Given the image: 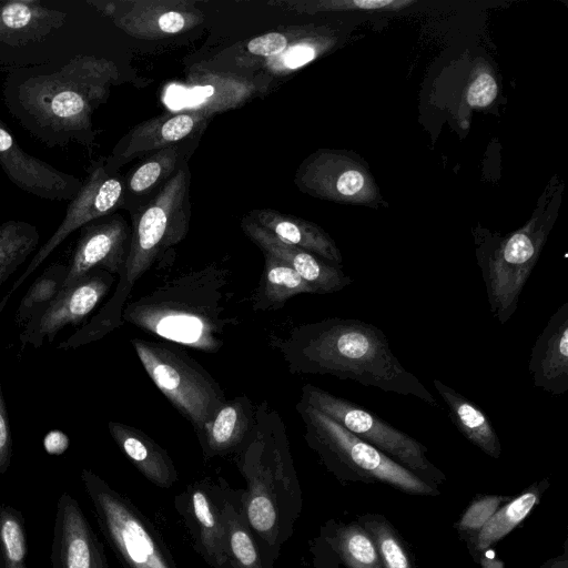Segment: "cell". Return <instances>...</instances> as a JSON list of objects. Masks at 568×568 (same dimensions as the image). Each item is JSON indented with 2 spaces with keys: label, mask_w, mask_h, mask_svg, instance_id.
<instances>
[{
  "label": "cell",
  "mask_w": 568,
  "mask_h": 568,
  "mask_svg": "<svg viewBox=\"0 0 568 568\" xmlns=\"http://www.w3.org/2000/svg\"><path fill=\"white\" fill-rule=\"evenodd\" d=\"M119 81L114 62L75 54L61 64L17 70L4 85L8 109L43 143L77 142L87 149L95 143L93 112L104 103Z\"/></svg>",
  "instance_id": "obj_1"
},
{
  "label": "cell",
  "mask_w": 568,
  "mask_h": 568,
  "mask_svg": "<svg viewBox=\"0 0 568 568\" xmlns=\"http://www.w3.org/2000/svg\"><path fill=\"white\" fill-rule=\"evenodd\" d=\"M271 345L292 374L332 375L438 406L428 388L394 355L386 335L374 324L328 317L297 325L286 335L273 337Z\"/></svg>",
  "instance_id": "obj_2"
},
{
  "label": "cell",
  "mask_w": 568,
  "mask_h": 568,
  "mask_svg": "<svg viewBox=\"0 0 568 568\" xmlns=\"http://www.w3.org/2000/svg\"><path fill=\"white\" fill-rule=\"evenodd\" d=\"M237 465L246 481L240 491L245 520L263 544L271 565L288 539L301 506V489L281 416L266 403L255 406L253 427L240 447Z\"/></svg>",
  "instance_id": "obj_3"
},
{
  "label": "cell",
  "mask_w": 568,
  "mask_h": 568,
  "mask_svg": "<svg viewBox=\"0 0 568 568\" xmlns=\"http://www.w3.org/2000/svg\"><path fill=\"white\" fill-rule=\"evenodd\" d=\"M229 283V271L216 263L181 273L125 303L122 320L163 341L217 353L239 324L225 304Z\"/></svg>",
  "instance_id": "obj_4"
},
{
  "label": "cell",
  "mask_w": 568,
  "mask_h": 568,
  "mask_svg": "<svg viewBox=\"0 0 568 568\" xmlns=\"http://www.w3.org/2000/svg\"><path fill=\"white\" fill-rule=\"evenodd\" d=\"M190 182V166L185 162L144 205L130 214L128 255L112 296L89 322L61 342L58 349H74L97 342L124 323L122 311L134 284L189 232Z\"/></svg>",
  "instance_id": "obj_5"
},
{
  "label": "cell",
  "mask_w": 568,
  "mask_h": 568,
  "mask_svg": "<svg viewBox=\"0 0 568 568\" xmlns=\"http://www.w3.org/2000/svg\"><path fill=\"white\" fill-rule=\"evenodd\" d=\"M552 192L540 197L531 217L506 236L475 234L476 258L493 317L505 325L515 314L521 292L537 264L557 216Z\"/></svg>",
  "instance_id": "obj_6"
},
{
  "label": "cell",
  "mask_w": 568,
  "mask_h": 568,
  "mask_svg": "<svg viewBox=\"0 0 568 568\" xmlns=\"http://www.w3.org/2000/svg\"><path fill=\"white\" fill-rule=\"evenodd\" d=\"M296 409L305 427L307 445L339 481H378L416 496L440 494L438 487L422 480L322 412L302 400Z\"/></svg>",
  "instance_id": "obj_7"
},
{
  "label": "cell",
  "mask_w": 568,
  "mask_h": 568,
  "mask_svg": "<svg viewBox=\"0 0 568 568\" xmlns=\"http://www.w3.org/2000/svg\"><path fill=\"white\" fill-rule=\"evenodd\" d=\"M131 344L151 381L199 436L226 400L219 383L174 343L132 338Z\"/></svg>",
  "instance_id": "obj_8"
},
{
  "label": "cell",
  "mask_w": 568,
  "mask_h": 568,
  "mask_svg": "<svg viewBox=\"0 0 568 568\" xmlns=\"http://www.w3.org/2000/svg\"><path fill=\"white\" fill-rule=\"evenodd\" d=\"M81 478L102 532L125 568H178L161 535L129 499L89 469Z\"/></svg>",
  "instance_id": "obj_9"
},
{
  "label": "cell",
  "mask_w": 568,
  "mask_h": 568,
  "mask_svg": "<svg viewBox=\"0 0 568 568\" xmlns=\"http://www.w3.org/2000/svg\"><path fill=\"white\" fill-rule=\"evenodd\" d=\"M300 400L322 412L422 480L436 487L446 481L445 474L428 459L425 445L375 413L312 384L302 387Z\"/></svg>",
  "instance_id": "obj_10"
},
{
  "label": "cell",
  "mask_w": 568,
  "mask_h": 568,
  "mask_svg": "<svg viewBox=\"0 0 568 568\" xmlns=\"http://www.w3.org/2000/svg\"><path fill=\"white\" fill-rule=\"evenodd\" d=\"M296 187L313 197L377 207L383 203L367 165L355 155L320 149L303 160L294 175Z\"/></svg>",
  "instance_id": "obj_11"
},
{
  "label": "cell",
  "mask_w": 568,
  "mask_h": 568,
  "mask_svg": "<svg viewBox=\"0 0 568 568\" xmlns=\"http://www.w3.org/2000/svg\"><path fill=\"white\" fill-rule=\"evenodd\" d=\"M122 201L123 176L108 172L104 158L93 161L88 168L80 190L69 201L63 220L34 253L27 268L13 282L8 293L12 295L71 233L92 221L113 214L122 207Z\"/></svg>",
  "instance_id": "obj_12"
},
{
  "label": "cell",
  "mask_w": 568,
  "mask_h": 568,
  "mask_svg": "<svg viewBox=\"0 0 568 568\" xmlns=\"http://www.w3.org/2000/svg\"><path fill=\"white\" fill-rule=\"evenodd\" d=\"M102 14L128 36L158 40L195 28L204 14L190 0H90Z\"/></svg>",
  "instance_id": "obj_13"
},
{
  "label": "cell",
  "mask_w": 568,
  "mask_h": 568,
  "mask_svg": "<svg viewBox=\"0 0 568 568\" xmlns=\"http://www.w3.org/2000/svg\"><path fill=\"white\" fill-rule=\"evenodd\" d=\"M130 234L126 221L115 213L83 225L67 265L62 288L94 270L119 275L126 260Z\"/></svg>",
  "instance_id": "obj_14"
},
{
  "label": "cell",
  "mask_w": 568,
  "mask_h": 568,
  "mask_svg": "<svg viewBox=\"0 0 568 568\" xmlns=\"http://www.w3.org/2000/svg\"><path fill=\"white\" fill-rule=\"evenodd\" d=\"M211 116L201 111L166 113L133 126L104 158L108 172L119 173L129 162L204 132Z\"/></svg>",
  "instance_id": "obj_15"
},
{
  "label": "cell",
  "mask_w": 568,
  "mask_h": 568,
  "mask_svg": "<svg viewBox=\"0 0 568 568\" xmlns=\"http://www.w3.org/2000/svg\"><path fill=\"white\" fill-rule=\"evenodd\" d=\"M0 166L18 189L49 201H70L82 185L81 179L23 150L1 118Z\"/></svg>",
  "instance_id": "obj_16"
},
{
  "label": "cell",
  "mask_w": 568,
  "mask_h": 568,
  "mask_svg": "<svg viewBox=\"0 0 568 568\" xmlns=\"http://www.w3.org/2000/svg\"><path fill=\"white\" fill-rule=\"evenodd\" d=\"M115 276L94 270L69 287L62 288L41 317L36 329L21 343L40 347L44 341L53 342L68 325H80L108 295Z\"/></svg>",
  "instance_id": "obj_17"
},
{
  "label": "cell",
  "mask_w": 568,
  "mask_h": 568,
  "mask_svg": "<svg viewBox=\"0 0 568 568\" xmlns=\"http://www.w3.org/2000/svg\"><path fill=\"white\" fill-rule=\"evenodd\" d=\"M175 504L206 562L213 568H230L216 488L203 483L190 485Z\"/></svg>",
  "instance_id": "obj_18"
},
{
  "label": "cell",
  "mask_w": 568,
  "mask_h": 568,
  "mask_svg": "<svg viewBox=\"0 0 568 568\" xmlns=\"http://www.w3.org/2000/svg\"><path fill=\"white\" fill-rule=\"evenodd\" d=\"M241 227L262 253L270 254L291 266L314 287L316 294L338 292L353 283L352 277L346 275L341 266L283 242L247 215L242 219Z\"/></svg>",
  "instance_id": "obj_19"
},
{
  "label": "cell",
  "mask_w": 568,
  "mask_h": 568,
  "mask_svg": "<svg viewBox=\"0 0 568 568\" xmlns=\"http://www.w3.org/2000/svg\"><path fill=\"white\" fill-rule=\"evenodd\" d=\"M528 372L536 388L552 396L568 392V302L552 313L536 338Z\"/></svg>",
  "instance_id": "obj_20"
},
{
  "label": "cell",
  "mask_w": 568,
  "mask_h": 568,
  "mask_svg": "<svg viewBox=\"0 0 568 568\" xmlns=\"http://www.w3.org/2000/svg\"><path fill=\"white\" fill-rule=\"evenodd\" d=\"M203 132L151 153L123 178L122 209L133 213L144 205L185 163Z\"/></svg>",
  "instance_id": "obj_21"
},
{
  "label": "cell",
  "mask_w": 568,
  "mask_h": 568,
  "mask_svg": "<svg viewBox=\"0 0 568 568\" xmlns=\"http://www.w3.org/2000/svg\"><path fill=\"white\" fill-rule=\"evenodd\" d=\"M68 12L40 0L0 1V43L10 48L34 44L61 29Z\"/></svg>",
  "instance_id": "obj_22"
},
{
  "label": "cell",
  "mask_w": 568,
  "mask_h": 568,
  "mask_svg": "<svg viewBox=\"0 0 568 568\" xmlns=\"http://www.w3.org/2000/svg\"><path fill=\"white\" fill-rule=\"evenodd\" d=\"M108 429L115 444L152 484L171 488L178 480L173 460L156 442L139 428L111 420Z\"/></svg>",
  "instance_id": "obj_23"
},
{
  "label": "cell",
  "mask_w": 568,
  "mask_h": 568,
  "mask_svg": "<svg viewBox=\"0 0 568 568\" xmlns=\"http://www.w3.org/2000/svg\"><path fill=\"white\" fill-rule=\"evenodd\" d=\"M255 418V406L246 395L226 399L197 436L205 458L240 448Z\"/></svg>",
  "instance_id": "obj_24"
},
{
  "label": "cell",
  "mask_w": 568,
  "mask_h": 568,
  "mask_svg": "<svg viewBox=\"0 0 568 568\" xmlns=\"http://www.w3.org/2000/svg\"><path fill=\"white\" fill-rule=\"evenodd\" d=\"M247 216L283 242L303 248L331 264L342 265L343 257L335 241L317 224L272 209L253 210Z\"/></svg>",
  "instance_id": "obj_25"
},
{
  "label": "cell",
  "mask_w": 568,
  "mask_h": 568,
  "mask_svg": "<svg viewBox=\"0 0 568 568\" xmlns=\"http://www.w3.org/2000/svg\"><path fill=\"white\" fill-rule=\"evenodd\" d=\"M59 568H93L103 556L78 505L69 495L59 503Z\"/></svg>",
  "instance_id": "obj_26"
},
{
  "label": "cell",
  "mask_w": 568,
  "mask_h": 568,
  "mask_svg": "<svg viewBox=\"0 0 568 568\" xmlns=\"http://www.w3.org/2000/svg\"><path fill=\"white\" fill-rule=\"evenodd\" d=\"M433 385L448 407V415L458 432L491 458H499L501 444L488 415L473 400L434 378Z\"/></svg>",
  "instance_id": "obj_27"
},
{
  "label": "cell",
  "mask_w": 568,
  "mask_h": 568,
  "mask_svg": "<svg viewBox=\"0 0 568 568\" xmlns=\"http://www.w3.org/2000/svg\"><path fill=\"white\" fill-rule=\"evenodd\" d=\"M216 496L225 530L230 568H266L254 534L245 520L240 491L234 493L223 486L216 488Z\"/></svg>",
  "instance_id": "obj_28"
},
{
  "label": "cell",
  "mask_w": 568,
  "mask_h": 568,
  "mask_svg": "<svg viewBox=\"0 0 568 568\" xmlns=\"http://www.w3.org/2000/svg\"><path fill=\"white\" fill-rule=\"evenodd\" d=\"M191 109L211 118L245 103L255 92L254 84L245 79L220 73L193 74L189 81Z\"/></svg>",
  "instance_id": "obj_29"
},
{
  "label": "cell",
  "mask_w": 568,
  "mask_h": 568,
  "mask_svg": "<svg viewBox=\"0 0 568 568\" xmlns=\"http://www.w3.org/2000/svg\"><path fill=\"white\" fill-rule=\"evenodd\" d=\"M548 478L534 483L516 498L501 506L485 524L469 548L475 559L515 529L539 503L548 488Z\"/></svg>",
  "instance_id": "obj_30"
},
{
  "label": "cell",
  "mask_w": 568,
  "mask_h": 568,
  "mask_svg": "<svg viewBox=\"0 0 568 568\" xmlns=\"http://www.w3.org/2000/svg\"><path fill=\"white\" fill-rule=\"evenodd\" d=\"M263 255L264 267L252 300L254 311L277 310L295 295L316 294L314 287L286 263L270 254Z\"/></svg>",
  "instance_id": "obj_31"
},
{
  "label": "cell",
  "mask_w": 568,
  "mask_h": 568,
  "mask_svg": "<svg viewBox=\"0 0 568 568\" xmlns=\"http://www.w3.org/2000/svg\"><path fill=\"white\" fill-rule=\"evenodd\" d=\"M67 276V265H50L29 286L22 297L14 316L18 327L22 328L19 336L22 343L38 326L41 317L62 290Z\"/></svg>",
  "instance_id": "obj_32"
},
{
  "label": "cell",
  "mask_w": 568,
  "mask_h": 568,
  "mask_svg": "<svg viewBox=\"0 0 568 568\" xmlns=\"http://www.w3.org/2000/svg\"><path fill=\"white\" fill-rule=\"evenodd\" d=\"M328 532L327 544L346 568H383L372 538L357 521L337 525Z\"/></svg>",
  "instance_id": "obj_33"
},
{
  "label": "cell",
  "mask_w": 568,
  "mask_h": 568,
  "mask_svg": "<svg viewBox=\"0 0 568 568\" xmlns=\"http://www.w3.org/2000/svg\"><path fill=\"white\" fill-rule=\"evenodd\" d=\"M357 523L372 538L383 568H415L406 542L383 515L363 514Z\"/></svg>",
  "instance_id": "obj_34"
},
{
  "label": "cell",
  "mask_w": 568,
  "mask_h": 568,
  "mask_svg": "<svg viewBox=\"0 0 568 568\" xmlns=\"http://www.w3.org/2000/svg\"><path fill=\"white\" fill-rule=\"evenodd\" d=\"M270 4L283 7L300 13L320 12H397L417 4L414 0H312L276 1Z\"/></svg>",
  "instance_id": "obj_35"
},
{
  "label": "cell",
  "mask_w": 568,
  "mask_h": 568,
  "mask_svg": "<svg viewBox=\"0 0 568 568\" xmlns=\"http://www.w3.org/2000/svg\"><path fill=\"white\" fill-rule=\"evenodd\" d=\"M336 43L337 36L333 32L308 36L290 44L282 54L273 58L270 68L277 72L297 70L331 50Z\"/></svg>",
  "instance_id": "obj_36"
},
{
  "label": "cell",
  "mask_w": 568,
  "mask_h": 568,
  "mask_svg": "<svg viewBox=\"0 0 568 568\" xmlns=\"http://www.w3.org/2000/svg\"><path fill=\"white\" fill-rule=\"evenodd\" d=\"M37 227L24 221L9 220L0 224V264H22L39 244Z\"/></svg>",
  "instance_id": "obj_37"
},
{
  "label": "cell",
  "mask_w": 568,
  "mask_h": 568,
  "mask_svg": "<svg viewBox=\"0 0 568 568\" xmlns=\"http://www.w3.org/2000/svg\"><path fill=\"white\" fill-rule=\"evenodd\" d=\"M510 499L508 496L479 495L470 501L456 523V528L459 535L467 541L468 547L473 545L478 532L490 517L504 503Z\"/></svg>",
  "instance_id": "obj_38"
},
{
  "label": "cell",
  "mask_w": 568,
  "mask_h": 568,
  "mask_svg": "<svg viewBox=\"0 0 568 568\" xmlns=\"http://www.w3.org/2000/svg\"><path fill=\"white\" fill-rule=\"evenodd\" d=\"M0 539L3 549L4 568H26V538L18 518L6 514L0 523Z\"/></svg>",
  "instance_id": "obj_39"
},
{
  "label": "cell",
  "mask_w": 568,
  "mask_h": 568,
  "mask_svg": "<svg viewBox=\"0 0 568 568\" xmlns=\"http://www.w3.org/2000/svg\"><path fill=\"white\" fill-rule=\"evenodd\" d=\"M498 94V84L493 71L485 64H477L470 75L465 100L471 108L490 105Z\"/></svg>",
  "instance_id": "obj_40"
},
{
  "label": "cell",
  "mask_w": 568,
  "mask_h": 568,
  "mask_svg": "<svg viewBox=\"0 0 568 568\" xmlns=\"http://www.w3.org/2000/svg\"><path fill=\"white\" fill-rule=\"evenodd\" d=\"M290 45L287 37L281 32H268L251 39L247 51L257 57L275 58L282 54Z\"/></svg>",
  "instance_id": "obj_41"
},
{
  "label": "cell",
  "mask_w": 568,
  "mask_h": 568,
  "mask_svg": "<svg viewBox=\"0 0 568 568\" xmlns=\"http://www.w3.org/2000/svg\"><path fill=\"white\" fill-rule=\"evenodd\" d=\"M12 453V436L10 419L0 382V474L10 466Z\"/></svg>",
  "instance_id": "obj_42"
},
{
  "label": "cell",
  "mask_w": 568,
  "mask_h": 568,
  "mask_svg": "<svg viewBox=\"0 0 568 568\" xmlns=\"http://www.w3.org/2000/svg\"><path fill=\"white\" fill-rule=\"evenodd\" d=\"M539 568H568L567 549L561 555L548 559Z\"/></svg>",
  "instance_id": "obj_43"
},
{
  "label": "cell",
  "mask_w": 568,
  "mask_h": 568,
  "mask_svg": "<svg viewBox=\"0 0 568 568\" xmlns=\"http://www.w3.org/2000/svg\"><path fill=\"white\" fill-rule=\"evenodd\" d=\"M20 265L19 263L0 264V285H2Z\"/></svg>",
  "instance_id": "obj_44"
},
{
  "label": "cell",
  "mask_w": 568,
  "mask_h": 568,
  "mask_svg": "<svg viewBox=\"0 0 568 568\" xmlns=\"http://www.w3.org/2000/svg\"><path fill=\"white\" fill-rule=\"evenodd\" d=\"M478 562L481 568H504L503 561L497 558H489L487 554L485 557H480Z\"/></svg>",
  "instance_id": "obj_45"
},
{
  "label": "cell",
  "mask_w": 568,
  "mask_h": 568,
  "mask_svg": "<svg viewBox=\"0 0 568 568\" xmlns=\"http://www.w3.org/2000/svg\"><path fill=\"white\" fill-rule=\"evenodd\" d=\"M11 295L7 293L3 298L0 301V314L2 313L4 306L7 305V302L10 300Z\"/></svg>",
  "instance_id": "obj_46"
},
{
  "label": "cell",
  "mask_w": 568,
  "mask_h": 568,
  "mask_svg": "<svg viewBox=\"0 0 568 568\" xmlns=\"http://www.w3.org/2000/svg\"><path fill=\"white\" fill-rule=\"evenodd\" d=\"M93 568H110V567H109V566H108V564L105 562V560H104V556H102V557L98 560V562L95 564V566H94Z\"/></svg>",
  "instance_id": "obj_47"
}]
</instances>
